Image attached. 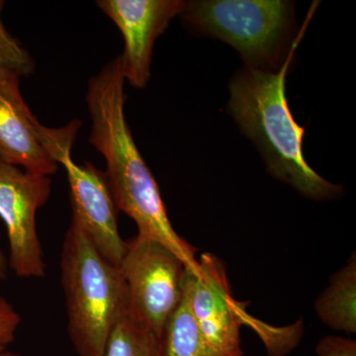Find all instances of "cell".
Masks as SVG:
<instances>
[{
    "label": "cell",
    "instance_id": "1",
    "mask_svg": "<svg viewBox=\"0 0 356 356\" xmlns=\"http://www.w3.org/2000/svg\"><path fill=\"white\" fill-rule=\"evenodd\" d=\"M124 86L119 57L89 79V143L104 156V173L115 205L136 222L137 236L163 243L187 266H195L197 250L173 229L159 185L133 139L126 120Z\"/></svg>",
    "mask_w": 356,
    "mask_h": 356
},
{
    "label": "cell",
    "instance_id": "2",
    "mask_svg": "<svg viewBox=\"0 0 356 356\" xmlns=\"http://www.w3.org/2000/svg\"><path fill=\"white\" fill-rule=\"evenodd\" d=\"M302 27L284 64L276 72L243 69L229 83V112L241 131L259 149L267 172L314 201L341 197V185L318 175L303 154L305 129L299 126L290 111L285 81L292 60L305 32Z\"/></svg>",
    "mask_w": 356,
    "mask_h": 356
},
{
    "label": "cell",
    "instance_id": "3",
    "mask_svg": "<svg viewBox=\"0 0 356 356\" xmlns=\"http://www.w3.org/2000/svg\"><path fill=\"white\" fill-rule=\"evenodd\" d=\"M60 270L70 341L81 356H103L112 327L129 308L120 268L105 259L72 221L63 243Z\"/></svg>",
    "mask_w": 356,
    "mask_h": 356
},
{
    "label": "cell",
    "instance_id": "4",
    "mask_svg": "<svg viewBox=\"0 0 356 356\" xmlns=\"http://www.w3.org/2000/svg\"><path fill=\"white\" fill-rule=\"evenodd\" d=\"M181 14L192 32L231 44L250 69L280 70L297 38L291 1L199 0Z\"/></svg>",
    "mask_w": 356,
    "mask_h": 356
},
{
    "label": "cell",
    "instance_id": "5",
    "mask_svg": "<svg viewBox=\"0 0 356 356\" xmlns=\"http://www.w3.org/2000/svg\"><path fill=\"white\" fill-rule=\"evenodd\" d=\"M81 121H72L63 128L44 127L36 117L35 133L49 154L67 173L70 189L72 220L76 222L100 254L119 266L127 250V242L121 238L117 222V207L104 172L90 163L76 165L72 149Z\"/></svg>",
    "mask_w": 356,
    "mask_h": 356
},
{
    "label": "cell",
    "instance_id": "6",
    "mask_svg": "<svg viewBox=\"0 0 356 356\" xmlns=\"http://www.w3.org/2000/svg\"><path fill=\"white\" fill-rule=\"evenodd\" d=\"M119 268L131 314L161 337L184 297L186 264L163 243L136 236Z\"/></svg>",
    "mask_w": 356,
    "mask_h": 356
},
{
    "label": "cell",
    "instance_id": "7",
    "mask_svg": "<svg viewBox=\"0 0 356 356\" xmlns=\"http://www.w3.org/2000/svg\"><path fill=\"white\" fill-rule=\"evenodd\" d=\"M50 177L0 161V218L8 238V266L20 278L46 275L36 216L51 196Z\"/></svg>",
    "mask_w": 356,
    "mask_h": 356
},
{
    "label": "cell",
    "instance_id": "8",
    "mask_svg": "<svg viewBox=\"0 0 356 356\" xmlns=\"http://www.w3.org/2000/svg\"><path fill=\"white\" fill-rule=\"evenodd\" d=\"M184 289L201 334L219 356H243L242 308L232 293L226 266L217 255L204 252L187 266Z\"/></svg>",
    "mask_w": 356,
    "mask_h": 356
},
{
    "label": "cell",
    "instance_id": "9",
    "mask_svg": "<svg viewBox=\"0 0 356 356\" xmlns=\"http://www.w3.org/2000/svg\"><path fill=\"white\" fill-rule=\"evenodd\" d=\"M96 6L113 21L125 41L120 58L125 81L136 88H146L151 77L156 40L170 21L181 14L182 0H98Z\"/></svg>",
    "mask_w": 356,
    "mask_h": 356
},
{
    "label": "cell",
    "instance_id": "10",
    "mask_svg": "<svg viewBox=\"0 0 356 356\" xmlns=\"http://www.w3.org/2000/svg\"><path fill=\"white\" fill-rule=\"evenodd\" d=\"M20 74L0 69V161L51 177L58 163L35 133V116L21 95Z\"/></svg>",
    "mask_w": 356,
    "mask_h": 356
},
{
    "label": "cell",
    "instance_id": "11",
    "mask_svg": "<svg viewBox=\"0 0 356 356\" xmlns=\"http://www.w3.org/2000/svg\"><path fill=\"white\" fill-rule=\"evenodd\" d=\"M320 320L334 331L356 332V257L355 252L346 266L332 274L329 286L315 302Z\"/></svg>",
    "mask_w": 356,
    "mask_h": 356
},
{
    "label": "cell",
    "instance_id": "12",
    "mask_svg": "<svg viewBox=\"0 0 356 356\" xmlns=\"http://www.w3.org/2000/svg\"><path fill=\"white\" fill-rule=\"evenodd\" d=\"M159 356H219L204 339L185 289L179 306L159 337Z\"/></svg>",
    "mask_w": 356,
    "mask_h": 356
},
{
    "label": "cell",
    "instance_id": "13",
    "mask_svg": "<svg viewBox=\"0 0 356 356\" xmlns=\"http://www.w3.org/2000/svg\"><path fill=\"white\" fill-rule=\"evenodd\" d=\"M103 356H159V337L128 308L112 327Z\"/></svg>",
    "mask_w": 356,
    "mask_h": 356
},
{
    "label": "cell",
    "instance_id": "14",
    "mask_svg": "<svg viewBox=\"0 0 356 356\" xmlns=\"http://www.w3.org/2000/svg\"><path fill=\"white\" fill-rule=\"evenodd\" d=\"M6 2L0 0V69L11 70L20 76H29L35 70L29 51L14 38L2 22L1 13Z\"/></svg>",
    "mask_w": 356,
    "mask_h": 356
},
{
    "label": "cell",
    "instance_id": "15",
    "mask_svg": "<svg viewBox=\"0 0 356 356\" xmlns=\"http://www.w3.org/2000/svg\"><path fill=\"white\" fill-rule=\"evenodd\" d=\"M21 324L19 313L13 304L0 294V346L6 348L15 341L16 332Z\"/></svg>",
    "mask_w": 356,
    "mask_h": 356
},
{
    "label": "cell",
    "instance_id": "16",
    "mask_svg": "<svg viewBox=\"0 0 356 356\" xmlns=\"http://www.w3.org/2000/svg\"><path fill=\"white\" fill-rule=\"evenodd\" d=\"M318 356H356L355 339L339 336L323 337L316 346Z\"/></svg>",
    "mask_w": 356,
    "mask_h": 356
},
{
    "label": "cell",
    "instance_id": "17",
    "mask_svg": "<svg viewBox=\"0 0 356 356\" xmlns=\"http://www.w3.org/2000/svg\"><path fill=\"white\" fill-rule=\"evenodd\" d=\"M8 268V259L0 248V281L6 280Z\"/></svg>",
    "mask_w": 356,
    "mask_h": 356
},
{
    "label": "cell",
    "instance_id": "18",
    "mask_svg": "<svg viewBox=\"0 0 356 356\" xmlns=\"http://www.w3.org/2000/svg\"><path fill=\"white\" fill-rule=\"evenodd\" d=\"M0 356H22L19 353H13V351L6 350V348L0 351Z\"/></svg>",
    "mask_w": 356,
    "mask_h": 356
},
{
    "label": "cell",
    "instance_id": "19",
    "mask_svg": "<svg viewBox=\"0 0 356 356\" xmlns=\"http://www.w3.org/2000/svg\"><path fill=\"white\" fill-rule=\"evenodd\" d=\"M2 350H4V348H1V346H0V351H1Z\"/></svg>",
    "mask_w": 356,
    "mask_h": 356
}]
</instances>
